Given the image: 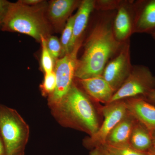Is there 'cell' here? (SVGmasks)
<instances>
[{"instance_id": "5b68a950", "label": "cell", "mask_w": 155, "mask_h": 155, "mask_svg": "<svg viewBox=\"0 0 155 155\" xmlns=\"http://www.w3.org/2000/svg\"><path fill=\"white\" fill-rule=\"evenodd\" d=\"M82 39L76 44L72 51L55 63L57 84L54 93L48 97V104L51 108L61 102L66 96L74 82L78 61V53L81 47Z\"/></svg>"}, {"instance_id": "6da1fadb", "label": "cell", "mask_w": 155, "mask_h": 155, "mask_svg": "<svg viewBox=\"0 0 155 155\" xmlns=\"http://www.w3.org/2000/svg\"><path fill=\"white\" fill-rule=\"evenodd\" d=\"M113 22L112 17L107 16L96 22L84 43L83 54L78 59L75 78L102 76L108 62L121 49L125 42L115 38Z\"/></svg>"}, {"instance_id": "d4e9b609", "label": "cell", "mask_w": 155, "mask_h": 155, "mask_svg": "<svg viewBox=\"0 0 155 155\" xmlns=\"http://www.w3.org/2000/svg\"><path fill=\"white\" fill-rule=\"evenodd\" d=\"M89 155H105L104 151L101 147L91 150Z\"/></svg>"}, {"instance_id": "8992f818", "label": "cell", "mask_w": 155, "mask_h": 155, "mask_svg": "<svg viewBox=\"0 0 155 155\" xmlns=\"http://www.w3.org/2000/svg\"><path fill=\"white\" fill-rule=\"evenodd\" d=\"M154 88L155 76L149 68L143 65H133L129 76L114 93L110 103L129 98L143 97Z\"/></svg>"}, {"instance_id": "9a60e30c", "label": "cell", "mask_w": 155, "mask_h": 155, "mask_svg": "<svg viewBox=\"0 0 155 155\" xmlns=\"http://www.w3.org/2000/svg\"><path fill=\"white\" fill-rule=\"evenodd\" d=\"M136 122V119L127 111L125 117L109 134L104 144L111 145L130 144V136Z\"/></svg>"}, {"instance_id": "7a4b0ae2", "label": "cell", "mask_w": 155, "mask_h": 155, "mask_svg": "<svg viewBox=\"0 0 155 155\" xmlns=\"http://www.w3.org/2000/svg\"><path fill=\"white\" fill-rule=\"evenodd\" d=\"M93 101L74 82L61 102L50 109L61 126L83 131L91 137L101 125Z\"/></svg>"}, {"instance_id": "3957f363", "label": "cell", "mask_w": 155, "mask_h": 155, "mask_svg": "<svg viewBox=\"0 0 155 155\" xmlns=\"http://www.w3.org/2000/svg\"><path fill=\"white\" fill-rule=\"evenodd\" d=\"M48 5L45 1L35 5H26L21 0L11 2L1 30L26 35L40 42L41 36L47 39L51 35Z\"/></svg>"}, {"instance_id": "7402d4cb", "label": "cell", "mask_w": 155, "mask_h": 155, "mask_svg": "<svg viewBox=\"0 0 155 155\" xmlns=\"http://www.w3.org/2000/svg\"><path fill=\"white\" fill-rule=\"evenodd\" d=\"M122 2L118 0H97L95 1V9L104 12L117 10Z\"/></svg>"}, {"instance_id": "83f0119b", "label": "cell", "mask_w": 155, "mask_h": 155, "mask_svg": "<svg viewBox=\"0 0 155 155\" xmlns=\"http://www.w3.org/2000/svg\"><path fill=\"white\" fill-rule=\"evenodd\" d=\"M153 147L155 149V130L151 133Z\"/></svg>"}, {"instance_id": "9c48e42d", "label": "cell", "mask_w": 155, "mask_h": 155, "mask_svg": "<svg viewBox=\"0 0 155 155\" xmlns=\"http://www.w3.org/2000/svg\"><path fill=\"white\" fill-rule=\"evenodd\" d=\"M134 11L133 33L155 32V0L136 2Z\"/></svg>"}, {"instance_id": "484cf974", "label": "cell", "mask_w": 155, "mask_h": 155, "mask_svg": "<svg viewBox=\"0 0 155 155\" xmlns=\"http://www.w3.org/2000/svg\"><path fill=\"white\" fill-rule=\"evenodd\" d=\"M21 2L28 5H35L41 3L42 0H21Z\"/></svg>"}, {"instance_id": "f546056e", "label": "cell", "mask_w": 155, "mask_h": 155, "mask_svg": "<svg viewBox=\"0 0 155 155\" xmlns=\"http://www.w3.org/2000/svg\"><path fill=\"white\" fill-rule=\"evenodd\" d=\"M102 149L103 151H104V153L105 155H113L112 154H111L110 153L108 152L106 150L102 148Z\"/></svg>"}, {"instance_id": "44dd1931", "label": "cell", "mask_w": 155, "mask_h": 155, "mask_svg": "<svg viewBox=\"0 0 155 155\" xmlns=\"http://www.w3.org/2000/svg\"><path fill=\"white\" fill-rule=\"evenodd\" d=\"M46 41L48 50L55 63L61 58L62 47L61 41L57 37L51 35L46 39Z\"/></svg>"}, {"instance_id": "30bf717a", "label": "cell", "mask_w": 155, "mask_h": 155, "mask_svg": "<svg viewBox=\"0 0 155 155\" xmlns=\"http://www.w3.org/2000/svg\"><path fill=\"white\" fill-rule=\"evenodd\" d=\"M81 1L53 0L48 5L47 17L51 26L58 31L63 30L72 12L78 8Z\"/></svg>"}, {"instance_id": "e0dca14e", "label": "cell", "mask_w": 155, "mask_h": 155, "mask_svg": "<svg viewBox=\"0 0 155 155\" xmlns=\"http://www.w3.org/2000/svg\"><path fill=\"white\" fill-rule=\"evenodd\" d=\"M74 18L75 15L71 16L69 18L63 30L60 40L62 47L61 58H63L64 56L70 53L69 47L72 36Z\"/></svg>"}, {"instance_id": "4dcf8cb0", "label": "cell", "mask_w": 155, "mask_h": 155, "mask_svg": "<svg viewBox=\"0 0 155 155\" xmlns=\"http://www.w3.org/2000/svg\"><path fill=\"white\" fill-rule=\"evenodd\" d=\"M153 38V39L155 41V32H154L153 34H151Z\"/></svg>"}, {"instance_id": "52a82bcc", "label": "cell", "mask_w": 155, "mask_h": 155, "mask_svg": "<svg viewBox=\"0 0 155 155\" xmlns=\"http://www.w3.org/2000/svg\"><path fill=\"white\" fill-rule=\"evenodd\" d=\"M104 121L96 133L83 140V145L89 149L92 150L102 146L105 143L109 134L127 113L124 100H120L106 104L101 109Z\"/></svg>"}, {"instance_id": "277c9868", "label": "cell", "mask_w": 155, "mask_h": 155, "mask_svg": "<svg viewBox=\"0 0 155 155\" xmlns=\"http://www.w3.org/2000/svg\"><path fill=\"white\" fill-rule=\"evenodd\" d=\"M29 127L15 109L0 104V134L5 155H24Z\"/></svg>"}, {"instance_id": "2e32d148", "label": "cell", "mask_w": 155, "mask_h": 155, "mask_svg": "<svg viewBox=\"0 0 155 155\" xmlns=\"http://www.w3.org/2000/svg\"><path fill=\"white\" fill-rule=\"evenodd\" d=\"M130 144L136 150L147 153L153 147L151 133L137 120L130 138Z\"/></svg>"}, {"instance_id": "603a6c76", "label": "cell", "mask_w": 155, "mask_h": 155, "mask_svg": "<svg viewBox=\"0 0 155 155\" xmlns=\"http://www.w3.org/2000/svg\"><path fill=\"white\" fill-rule=\"evenodd\" d=\"M11 2L6 0H0V30L8 11Z\"/></svg>"}, {"instance_id": "4fadbf2b", "label": "cell", "mask_w": 155, "mask_h": 155, "mask_svg": "<svg viewBox=\"0 0 155 155\" xmlns=\"http://www.w3.org/2000/svg\"><path fill=\"white\" fill-rule=\"evenodd\" d=\"M78 80L82 90L93 101L97 102L109 104L115 93L102 76Z\"/></svg>"}, {"instance_id": "d6986e66", "label": "cell", "mask_w": 155, "mask_h": 155, "mask_svg": "<svg viewBox=\"0 0 155 155\" xmlns=\"http://www.w3.org/2000/svg\"><path fill=\"white\" fill-rule=\"evenodd\" d=\"M42 51L41 56V66L42 69L45 73H50L54 70L55 63L51 56L50 54L47 46L46 38L43 36L41 39Z\"/></svg>"}, {"instance_id": "7c38bea8", "label": "cell", "mask_w": 155, "mask_h": 155, "mask_svg": "<svg viewBox=\"0 0 155 155\" xmlns=\"http://www.w3.org/2000/svg\"><path fill=\"white\" fill-rule=\"evenodd\" d=\"M127 111L151 133L155 130V106L140 97L124 99Z\"/></svg>"}, {"instance_id": "cb8c5ba5", "label": "cell", "mask_w": 155, "mask_h": 155, "mask_svg": "<svg viewBox=\"0 0 155 155\" xmlns=\"http://www.w3.org/2000/svg\"><path fill=\"white\" fill-rule=\"evenodd\" d=\"M141 98L155 106V88L152 90L146 95Z\"/></svg>"}, {"instance_id": "ac0fdd59", "label": "cell", "mask_w": 155, "mask_h": 155, "mask_svg": "<svg viewBox=\"0 0 155 155\" xmlns=\"http://www.w3.org/2000/svg\"><path fill=\"white\" fill-rule=\"evenodd\" d=\"M101 147L113 155H147V153L136 150L130 144L111 145L105 144Z\"/></svg>"}, {"instance_id": "5bb4252c", "label": "cell", "mask_w": 155, "mask_h": 155, "mask_svg": "<svg viewBox=\"0 0 155 155\" xmlns=\"http://www.w3.org/2000/svg\"><path fill=\"white\" fill-rule=\"evenodd\" d=\"M94 9V0L81 1L75 15L72 36L69 47L70 53L76 44L82 39L81 37L87 26L91 14Z\"/></svg>"}, {"instance_id": "f1b7e54d", "label": "cell", "mask_w": 155, "mask_h": 155, "mask_svg": "<svg viewBox=\"0 0 155 155\" xmlns=\"http://www.w3.org/2000/svg\"><path fill=\"white\" fill-rule=\"evenodd\" d=\"M147 155H155V149L153 147L147 153Z\"/></svg>"}, {"instance_id": "8fae6325", "label": "cell", "mask_w": 155, "mask_h": 155, "mask_svg": "<svg viewBox=\"0 0 155 155\" xmlns=\"http://www.w3.org/2000/svg\"><path fill=\"white\" fill-rule=\"evenodd\" d=\"M122 1L113 20L114 36L118 41L124 43L133 34L134 4Z\"/></svg>"}, {"instance_id": "ffe728a7", "label": "cell", "mask_w": 155, "mask_h": 155, "mask_svg": "<svg viewBox=\"0 0 155 155\" xmlns=\"http://www.w3.org/2000/svg\"><path fill=\"white\" fill-rule=\"evenodd\" d=\"M56 84L57 80L54 70L50 73H45L43 81L40 85L42 95L48 97L55 90Z\"/></svg>"}, {"instance_id": "ba28073f", "label": "cell", "mask_w": 155, "mask_h": 155, "mask_svg": "<svg viewBox=\"0 0 155 155\" xmlns=\"http://www.w3.org/2000/svg\"><path fill=\"white\" fill-rule=\"evenodd\" d=\"M132 67L129 39L125 42L118 54L108 62L102 76L116 92L129 76Z\"/></svg>"}, {"instance_id": "4316f807", "label": "cell", "mask_w": 155, "mask_h": 155, "mask_svg": "<svg viewBox=\"0 0 155 155\" xmlns=\"http://www.w3.org/2000/svg\"><path fill=\"white\" fill-rule=\"evenodd\" d=\"M0 155H5V146L0 134Z\"/></svg>"}]
</instances>
